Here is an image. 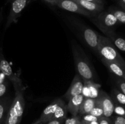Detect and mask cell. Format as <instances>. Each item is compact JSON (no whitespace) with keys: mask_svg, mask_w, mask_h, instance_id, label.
Segmentation results:
<instances>
[{"mask_svg":"<svg viewBox=\"0 0 125 124\" xmlns=\"http://www.w3.org/2000/svg\"><path fill=\"white\" fill-rule=\"evenodd\" d=\"M12 101L7 97L0 98V124H4Z\"/></svg>","mask_w":125,"mask_h":124,"instance_id":"cell-16","label":"cell"},{"mask_svg":"<svg viewBox=\"0 0 125 124\" xmlns=\"http://www.w3.org/2000/svg\"><path fill=\"white\" fill-rule=\"evenodd\" d=\"M118 4L122 7V9L125 11V0H119L118 1Z\"/></svg>","mask_w":125,"mask_h":124,"instance_id":"cell-32","label":"cell"},{"mask_svg":"<svg viewBox=\"0 0 125 124\" xmlns=\"http://www.w3.org/2000/svg\"><path fill=\"white\" fill-rule=\"evenodd\" d=\"M44 124L42 122H39L36 121L35 123H34V124Z\"/></svg>","mask_w":125,"mask_h":124,"instance_id":"cell-35","label":"cell"},{"mask_svg":"<svg viewBox=\"0 0 125 124\" xmlns=\"http://www.w3.org/2000/svg\"><path fill=\"white\" fill-rule=\"evenodd\" d=\"M74 1L78 2L84 9L94 15H96V13L102 12L104 10V5L103 4L85 1V0H74Z\"/></svg>","mask_w":125,"mask_h":124,"instance_id":"cell-15","label":"cell"},{"mask_svg":"<svg viewBox=\"0 0 125 124\" xmlns=\"http://www.w3.org/2000/svg\"><path fill=\"white\" fill-rule=\"evenodd\" d=\"M111 98L114 102L118 103L125 108V95L122 91L114 88L111 92Z\"/></svg>","mask_w":125,"mask_h":124,"instance_id":"cell-18","label":"cell"},{"mask_svg":"<svg viewBox=\"0 0 125 124\" xmlns=\"http://www.w3.org/2000/svg\"><path fill=\"white\" fill-rule=\"evenodd\" d=\"M7 1H12V0H7Z\"/></svg>","mask_w":125,"mask_h":124,"instance_id":"cell-37","label":"cell"},{"mask_svg":"<svg viewBox=\"0 0 125 124\" xmlns=\"http://www.w3.org/2000/svg\"><path fill=\"white\" fill-rule=\"evenodd\" d=\"M96 99V98H95ZM89 114H92V115H94L95 117H101L104 116L103 114V110L102 108H101V105H100V103L98 102V101L96 99V103H95V106L91 110V111L90 112Z\"/></svg>","mask_w":125,"mask_h":124,"instance_id":"cell-21","label":"cell"},{"mask_svg":"<svg viewBox=\"0 0 125 124\" xmlns=\"http://www.w3.org/2000/svg\"><path fill=\"white\" fill-rule=\"evenodd\" d=\"M72 51L78 74L83 81H94L96 79L95 71L86 53L75 40H72Z\"/></svg>","mask_w":125,"mask_h":124,"instance_id":"cell-1","label":"cell"},{"mask_svg":"<svg viewBox=\"0 0 125 124\" xmlns=\"http://www.w3.org/2000/svg\"><path fill=\"white\" fill-rule=\"evenodd\" d=\"M117 84L118 85V88L120 89V91H122L125 95V81L120 78H117Z\"/></svg>","mask_w":125,"mask_h":124,"instance_id":"cell-26","label":"cell"},{"mask_svg":"<svg viewBox=\"0 0 125 124\" xmlns=\"http://www.w3.org/2000/svg\"><path fill=\"white\" fill-rule=\"evenodd\" d=\"M98 54L101 56V58L115 62L125 69V61L109 38L99 35Z\"/></svg>","mask_w":125,"mask_h":124,"instance_id":"cell-3","label":"cell"},{"mask_svg":"<svg viewBox=\"0 0 125 124\" xmlns=\"http://www.w3.org/2000/svg\"><path fill=\"white\" fill-rule=\"evenodd\" d=\"M25 101L24 92H15L12 101L4 124H20L24 113Z\"/></svg>","mask_w":125,"mask_h":124,"instance_id":"cell-5","label":"cell"},{"mask_svg":"<svg viewBox=\"0 0 125 124\" xmlns=\"http://www.w3.org/2000/svg\"><path fill=\"white\" fill-rule=\"evenodd\" d=\"M0 72H1V64H0Z\"/></svg>","mask_w":125,"mask_h":124,"instance_id":"cell-36","label":"cell"},{"mask_svg":"<svg viewBox=\"0 0 125 124\" xmlns=\"http://www.w3.org/2000/svg\"><path fill=\"white\" fill-rule=\"evenodd\" d=\"M64 119H54L46 122V124H63L65 122Z\"/></svg>","mask_w":125,"mask_h":124,"instance_id":"cell-29","label":"cell"},{"mask_svg":"<svg viewBox=\"0 0 125 124\" xmlns=\"http://www.w3.org/2000/svg\"><path fill=\"white\" fill-rule=\"evenodd\" d=\"M44 1L52 6H57L59 0H44Z\"/></svg>","mask_w":125,"mask_h":124,"instance_id":"cell-31","label":"cell"},{"mask_svg":"<svg viewBox=\"0 0 125 124\" xmlns=\"http://www.w3.org/2000/svg\"><path fill=\"white\" fill-rule=\"evenodd\" d=\"M81 124H99L98 121H93L90 122H84L81 120Z\"/></svg>","mask_w":125,"mask_h":124,"instance_id":"cell-33","label":"cell"},{"mask_svg":"<svg viewBox=\"0 0 125 124\" xmlns=\"http://www.w3.org/2000/svg\"><path fill=\"white\" fill-rule=\"evenodd\" d=\"M81 120L84 122H90L93 121H98V117L94 116V115H92L90 114H87L83 115V118H82V119H81Z\"/></svg>","mask_w":125,"mask_h":124,"instance_id":"cell-24","label":"cell"},{"mask_svg":"<svg viewBox=\"0 0 125 124\" xmlns=\"http://www.w3.org/2000/svg\"><path fill=\"white\" fill-rule=\"evenodd\" d=\"M9 80L7 79V77H6V75L2 72H0V84L2 83L5 82V81Z\"/></svg>","mask_w":125,"mask_h":124,"instance_id":"cell-30","label":"cell"},{"mask_svg":"<svg viewBox=\"0 0 125 124\" xmlns=\"http://www.w3.org/2000/svg\"><path fill=\"white\" fill-rule=\"evenodd\" d=\"M84 99V97L83 94H79L72 97L68 100L67 106L68 111L70 113L72 116H77L79 113V108Z\"/></svg>","mask_w":125,"mask_h":124,"instance_id":"cell-13","label":"cell"},{"mask_svg":"<svg viewBox=\"0 0 125 124\" xmlns=\"http://www.w3.org/2000/svg\"><path fill=\"white\" fill-rule=\"evenodd\" d=\"M103 63L107 68V69L115 75L118 78L123 79L125 81V69L121 66L120 64L115 62L105 60L104 58H101Z\"/></svg>","mask_w":125,"mask_h":124,"instance_id":"cell-14","label":"cell"},{"mask_svg":"<svg viewBox=\"0 0 125 124\" xmlns=\"http://www.w3.org/2000/svg\"><path fill=\"white\" fill-rule=\"evenodd\" d=\"M9 85V80L0 84V98L2 97L6 94L7 90V87Z\"/></svg>","mask_w":125,"mask_h":124,"instance_id":"cell-25","label":"cell"},{"mask_svg":"<svg viewBox=\"0 0 125 124\" xmlns=\"http://www.w3.org/2000/svg\"><path fill=\"white\" fill-rule=\"evenodd\" d=\"M107 38L111 40L112 43L114 44L115 47H117V48H118L120 51L125 52V40L124 38L117 36L115 33L112 34Z\"/></svg>","mask_w":125,"mask_h":124,"instance_id":"cell-19","label":"cell"},{"mask_svg":"<svg viewBox=\"0 0 125 124\" xmlns=\"http://www.w3.org/2000/svg\"><path fill=\"white\" fill-rule=\"evenodd\" d=\"M98 122L99 124H110V120L109 117H106L104 116L99 117Z\"/></svg>","mask_w":125,"mask_h":124,"instance_id":"cell-27","label":"cell"},{"mask_svg":"<svg viewBox=\"0 0 125 124\" xmlns=\"http://www.w3.org/2000/svg\"><path fill=\"white\" fill-rule=\"evenodd\" d=\"M117 115L125 117V108L123 106L114 102V111Z\"/></svg>","mask_w":125,"mask_h":124,"instance_id":"cell-22","label":"cell"},{"mask_svg":"<svg viewBox=\"0 0 125 124\" xmlns=\"http://www.w3.org/2000/svg\"><path fill=\"white\" fill-rule=\"evenodd\" d=\"M114 124H125V117L122 116H117L115 119Z\"/></svg>","mask_w":125,"mask_h":124,"instance_id":"cell-28","label":"cell"},{"mask_svg":"<svg viewBox=\"0 0 125 124\" xmlns=\"http://www.w3.org/2000/svg\"><path fill=\"white\" fill-rule=\"evenodd\" d=\"M83 86L82 94L84 97L96 98L99 95L100 88L101 85L98 84L94 81H83Z\"/></svg>","mask_w":125,"mask_h":124,"instance_id":"cell-12","label":"cell"},{"mask_svg":"<svg viewBox=\"0 0 125 124\" xmlns=\"http://www.w3.org/2000/svg\"><path fill=\"white\" fill-rule=\"evenodd\" d=\"M57 6L61 9L68 12L78 13L89 17L90 18L95 15L83 8L78 2L74 0H59Z\"/></svg>","mask_w":125,"mask_h":124,"instance_id":"cell-8","label":"cell"},{"mask_svg":"<svg viewBox=\"0 0 125 124\" xmlns=\"http://www.w3.org/2000/svg\"><path fill=\"white\" fill-rule=\"evenodd\" d=\"M109 11L112 12L118 20V23L125 24V11L122 9L111 8L109 9Z\"/></svg>","mask_w":125,"mask_h":124,"instance_id":"cell-20","label":"cell"},{"mask_svg":"<svg viewBox=\"0 0 125 124\" xmlns=\"http://www.w3.org/2000/svg\"><path fill=\"white\" fill-rule=\"evenodd\" d=\"M32 0H12L10 10L7 17L5 30L8 29L13 23H16L20 17L21 12Z\"/></svg>","mask_w":125,"mask_h":124,"instance_id":"cell-7","label":"cell"},{"mask_svg":"<svg viewBox=\"0 0 125 124\" xmlns=\"http://www.w3.org/2000/svg\"><path fill=\"white\" fill-rule=\"evenodd\" d=\"M69 23L73 27H74L78 36L83 40V41L92 51L98 53L100 34L78 19H70Z\"/></svg>","mask_w":125,"mask_h":124,"instance_id":"cell-2","label":"cell"},{"mask_svg":"<svg viewBox=\"0 0 125 124\" xmlns=\"http://www.w3.org/2000/svg\"><path fill=\"white\" fill-rule=\"evenodd\" d=\"M64 124H81V118L79 116H72V117L67 118L64 122Z\"/></svg>","mask_w":125,"mask_h":124,"instance_id":"cell-23","label":"cell"},{"mask_svg":"<svg viewBox=\"0 0 125 124\" xmlns=\"http://www.w3.org/2000/svg\"><path fill=\"white\" fill-rule=\"evenodd\" d=\"M85 1H91V2H96V3L104 5L103 1V0H85Z\"/></svg>","mask_w":125,"mask_h":124,"instance_id":"cell-34","label":"cell"},{"mask_svg":"<svg viewBox=\"0 0 125 124\" xmlns=\"http://www.w3.org/2000/svg\"><path fill=\"white\" fill-rule=\"evenodd\" d=\"M84 81L79 74H76L73 78L70 88L66 93L64 94V97L66 99L69 100L72 97L75 96L82 94Z\"/></svg>","mask_w":125,"mask_h":124,"instance_id":"cell-11","label":"cell"},{"mask_svg":"<svg viewBox=\"0 0 125 124\" xmlns=\"http://www.w3.org/2000/svg\"><path fill=\"white\" fill-rule=\"evenodd\" d=\"M96 103L95 98H89V97H84V99L81 105L79 110V113L81 115L84 114H89L92 109L95 106Z\"/></svg>","mask_w":125,"mask_h":124,"instance_id":"cell-17","label":"cell"},{"mask_svg":"<svg viewBox=\"0 0 125 124\" xmlns=\"http://www.w3.org/2000/svg\"><path fill=\"white\" fill-rule=\"evenodd\" d=\"M92 21L94 24L109 37L114 34V29L118 21L114 15L110 11H102L92 17Z\"/></svg>","mask_w":125,"mask_h":124,"instance_id":"cell-4","label":"cell"},{"mask_svg":"<svg viewBox=\"0 0 125 124\" xmlns=\"http://www.w3.org/2000/svg\"><path fill=\"white\" fill-rule=\"evenodd\" d=\"M96 99L103 110L104 116L106 117L112 116L114 111V102L111 96L104 91H100Z\"/></svg>","mask_w":125,"mask_h":124,"instance_id":"cell-9","label":"cell"},{"mask_svg":"<svg viewBox=\"0 0 125 124\" xmlns=\"http://www.w3.org/2000/svg\"><path fill=\"white\" fill-rule=\"evenodd\" d=\"M0 64L1 72H2L7 79L12 83L15 92H24V87L22 83V80L13 72L12 68L9 62L5 59L2 52H0Z\"/></svg>","mask_w":125,"mask_h":124,"instance_id":"cell-6","label":"cell"},{"mask_svg":"<svg viewBox=\"0 0 125 124\" xmlns=\"http://www.w3.org/2000/svg\"><path fill=\"white\" fill-rule=\"evenodd\" d=\"M63 102V100H62L61 98H57L52 101L48 106H47L44 109L40 117L37 121L46 124V122L51 120L53 115H54L56 111H57L58 107Z\"/></svg>","mask_w":125,"mask_h":124,"instance_id":"cell-10","label":"cell"}]
</instances>
